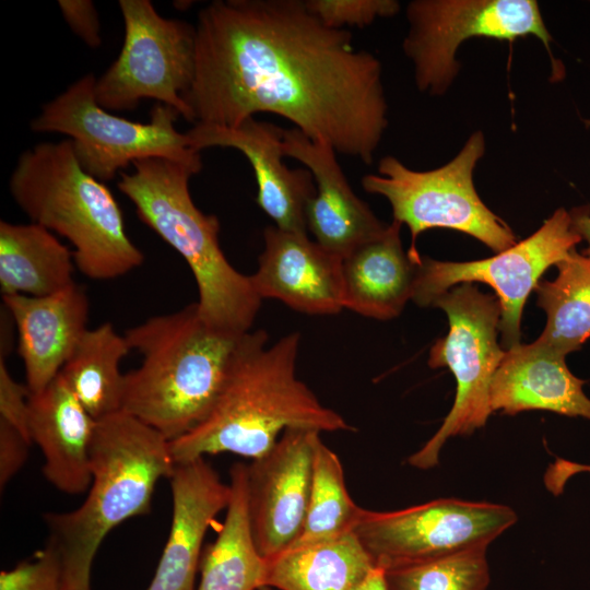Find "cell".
<instances>
[{
    "instance_id": "obj_6",
    "label": "cell",
    "mask_w": 590,
    "mask_h": 590,
    "mask_svg": "<svg viewBox=\"0 0 590 590\" xmlns=\"http://www.w3.org/2000/svg\"><path fill=\"white\" fill-rule=\"evenodd\" d=\"M121 173L117 186L139 219L187 262L198 288L197 306L210 327L231 333L251 330L262 299L250 275L237 271L219 241L220 222L193 202L189 180L197 173L178 162L148 158Z\"/></svg>"
},
{
    "instance_id": "obj_25",
    "label": "cell",
    "mask_w": 590,
    "mask_h": 590,
    "mask_svg": "<svg viewBox=\"0 0 590 590\" xmlns=\"http://www.w3.org/2000/svg\"><path fill=\"white\" fill-rule=\"evenodd\" d=\"M232 496L219 535L204 552L196 590H259L266 587L268 562L259 553L247 506V464L229 471Z\"/></svg>"
},
{
    "instance_id": "obj_33",
    "label": "cell",
    "mask_w": 590,
    "mask_h": 590,
    "mask_svg": "<svg viewBox=\"0 0 590 590\" xmlns=\"http://www.w3.org/2000/svg\"><path fill=\"white\" fill-rule=\"evenodd\" d=\"M61 13L71 30L90 47L101 45V24L95 5L90 0H59Z\"/></svg>"
},
{
    "instance_id": "obj_19",
    "label": "cell",
    "mask_w": 590,
    "mask_h": 590,
    "mask_svg": "<svg viewBox=\"0 0 590 590\" xmlns=\"http://www.w3.org/2000/svg\"><path fill=\"white\" fill-rule=\"evenodd\" d=\"M17 331L30 393L43 391L60 373L87 331L88 298L76 283L51 295H2Z\"/></svg>"
},
{
    "instance_id": "obj_10",
    "label": "cell",
    "mask_w": 590,
    "mask_h": 590,
    "mask_svg": "<svg viewBox=\"0 0 590 590\" xmlns=\"http://www.w3.org/2000/svg\"><path fill=\"white\" fill-rule=\"evenodd\" d=\"M119 8L123 44L117 59L96 80L97 103L106 110L122 111L152 98L193 122L184 96L194 76L196 27L161 16L149 0H120Z\"/></svg>"
},
{
    "instance_id": "obj_29",
    "label": "cell",
    "mask_w": 590,
    "mask_h": 590,
    "mask_svg": "<svg viewBox=\"0 0 590 590\" xmlns=\"http://www.w3.org/2000/svg\"><path fill=\"white\" fill-rule=\"evenodd\" d=\"M487 547L387 569V586L389 590H486L491 580Z\"/></svg>"
},
{
    "instance_id": "obj_9",
    "label": "cell",
    "mask_w": 590,
    "mask_h": 590,
    "mask_svg": "<svg viewBox=\"0 0 590 590\" xmlns=\"http://www.w3.org/2000/svg\"><path fill=\"white\" fill-rule=\"evenodd\" d=\"M432 306L446 312L449 331L433 344L428 365L448 368L457 389L439 429L408 460L422 470L438 463L440 449L450 437L470 435L486 424L493 412L491 382L506 353L497 342L502 309L496 296L480 292L472 283H461Z\"/></svg>"
},
{
    "instance_id": "obj_17",
    "label": "cell",
    "mask_w": 590,
    "mask_h": 590,
    "mask_svg": "<svg viewBox=\"0 0 590 590\" xmlns=\"http://www.w3.org/2000/svg\"><path fill=\"white\" fill-rule=\"evenodd\" d=\"M283 150L314 178L316 193L307 205L306 221L307 231L320 246L344 258L386 229L388 224L353 191L330 145L293 127L283 129Z\"/></svg>"
},
{
    "instance_id": "obj_20",
    "label": "cell",
    "mask_w": 590,
    "mask_h": 590,
    "mask_svg": "<svg viewBox=\"0 0 590 590\" xmlns=\"http://www.w3.org/2000/svg\"><path fill=\"white\" fill-rule=\"evenodd\" d=\"M565 358L536 341L506 350L491 382L492 411L515 415L543 410L590 420L586 381L569 370Z\"/></svg>"
},
{
    "instance_id": "obj_8",
    "label": "cell",
    "mask_w": 590,
    "mask_h": 590,
    "mask_svg": "<svg viewBox=\"0 0 590 590\" xmlns=\"http://www.w3.org/2000/svg\"><path fill=\"white\" fill-rule=\"evenodd\" d=\"M95 84L91 73L79 79L43 106L31 129L70 137L83 169L102 182L114 179L129 164L148 158L178 162L197 174L201 170L200 152L175 128L180 116L176 109L157 103L149 122L130 121L97 103Z\"/></svg>"
},
{
    "instance_id": "obj_21",
    "label": "cell",
    "mask_w": 590,
    "mask_h": 590,
    "mask_svg": "<svg viewBox=\"0 0 590 590\" xmlns=\"http://www.w3.org/2000/svg\"><path fill=\"white\" fill-rule=\"evenodd\" d=\"M95 424L59 374L43 391L30 393V437L43 452L47 481L59 491L80 494L90 488Z\"/></svg>"
},
{
    "instance_id": "obj_30",
    "label": "cell",
    "mask_w": 590,
    "mask_h": 590,
    "mask_svg": "<svg viewBox=\"0 0 590 590\" xmlns=\"http://www.w3.org/2000/svg\"><path fill=\"white\" fill-rule=\"evenodd\" d=\"M308 10L324 25L344 30V26L365 27L377 17L397 14L400 4L394 0H304Z\"/></svg>"
},
{
    "instance_id": "obj_12",
    "label": "cell",
    "mask_w": 590,
    "mask_h": 590,
    "mask_svg": "<svg viewBox=\"0 0 590 590\" xmlns=\"http://www.w3.org/2000/svg\"><path fill=\"white\" fill-rule=\"evenodd\" d=\"M517 521L510 507L439 498L393 511L364 509L353 532L384 570L488 546Z\"/></svg>"
},
{
    "instance_id": "obj_11",
    "label": "cell",
    "mask_w": 590,
    "mask_h": 590,
    "mask_svg": "<svg viewBox=\"0 0 590 590\" xmlns=\"http://www.w3.org/2000/svg\"><path fill=\"white\" fill-rule=\"evenodd\" d=\"M405 13L403 50L417 88L430 95L444 94L451 85L459 70L457 50L471 37L514 40L533 35L546 49L552 40L533 0H414Z\"/></svg>"
},
{
    "instance_id": "obj_35",
    "label": "cell",
    "mask_w": 590,
    "mask_h": 590,
    "mask_svg": "<svg viewBox=\"0 0 590 590\" xmlns=\"http://www.w3.org/2000/svg\"><path fill=\"white\" fill-rule=\"evenodd\" d=\"M581 472L590 473V464H581L567 461L562 458H556L555 462L550 464L545 472V486L554 495H559L563 492L567 481L573 475Z\"/></svg>"
},
{
    "instance_id": "obj_18",
    "label": "cell",
    "mask_w": 590,
    "mask_h": 590,
    "mask_svg": "<svg viewBox=\"0 0 590 590\" xmlns=\"http://www.w3.org/2000/svg\"><path fill=\"white\" fill-rule=\"evenodd\" d=\"M173 518L167 543L146 590H196L200 552L213 519L227 509L232 488L199 457L175 465Z\"/></svg>"
},
{
    "instance_id": "obj_5",
    "label": "cell",
    "mask_w": 590,
    "mask_h": 590,
    "mask_svg": "<svg viewBox=\"0 0 590 590\" xmlns=\"http://www.w3.org/2000/svg\"><path fill=\"white\" fill-rule=\"evenodd\" d=\"M10 192L31 222L72 244L74 264L88 279L113 280L143 263L114 194L83 169L70 139L23 152Z\"/></svg>"
},
{
    "instance_id": "obj_23",
    "label": "cell",
    "mask_w": 590,
    "mask_h": 590,
    "mask_svg": "<svg viewBox=\"0 0 590 590\" xmlns=\"http://www.w3.org/2000/svg\"><path fill=\"white\" fill-rule=\"evenodd\" d=\"M73 252L36 223L0 222L2 295L42 297L74 284Z\"/></svg>"
},
{
    "instance_id": "obj_26",
    "label": "cell",
    "mask_w": 590,
    "mask_h": 590,
    "mask_svg": "<svg viewBox=\"0 0 590 590\" xmlns=\"http://www.w3.org/2000/svg\"><path fill=\"white\" fill-rule=\"evenodd\" d=\"M131 351L125 335L105 322L87 329L59 375L93 420L121 411L125 374L120 363Z\"/></svg>"
},
{
    "instance_id": "obj_34",
    "label": "cell",
    "mask_w": 590,
    "mask_h": 590,
    "mask_svg": "<svg viewBox=\"0 0 590 590\" xmlns=\"http://www.w3.org/2000/svg\"><path fill=\"white\" fill-rule=\"evenodd\" d=\"M30 444L11 425L0 420V487L20 471L27 458Z\"/></svg>"
},
{
    "instance_id": "obj_31",
    "label": "cell",
    "mask_w": 590,
    "mask_h": 590,
    "mask_svg": "<svg viewBox=\"0 0 590 590\" xmlns=\"http://www.w3.org/2000/svg\"><path fill=\"white\" fill-rule=\"evenodd\" d=\"M0 590H62V563L50 544L35 557L0 574Z\"/></svg>"
},
{
    "instance_id": "obj_36",
    "label": "cell",
    "mask_w": 590,
    "mask_h": 590,
    "mask_svg": "<svg viewBox=\"0 0 590 590\" xmlns=\"http://www.w3.org/2000/svg\"><path fill=\"white\" fill-rule=\"evenodd\" d=\"M573 229L587 243L582 253L590 257V208L582 205L569 211Z\"/></svg>"
},
{
    "instance_id": "obj_22",
    "label": "cell",
    "mask_w": 590,
    "mask_h": 590,
    "mask_svg": "<svg viewBox=\"0 0 590 590\" xmlns=\"http://www.w3.org/2000/svg\"><path fill=\"white\" fill-rule=\"evenodd\" d=\"M401 224L392 221L375 238L342 258L343 306L361 316L391 320L413 298L422 262L405 251Z\"/></svg>"
},
{
    "instance_id": "obj_24",
    "label": "cell",
    "mask_w": 590,
    "mask_h": 590,
    "mask_svg": "<svg viewBox=\"0 0 590 590\" xmlns=\"http://www.w3.org/2000/svg\"><path fill=\"white\" fill-rule=\"evenodd\" d=\"M267 562L266 587L278 590H355L376 567L353 531L293 545Z\"/></svg>"
},
{
    "instance_id": "obj_2",
    "label": "cell",
    "mask_w": 590,
    "mask_h": 590,
    "mask_svg": "<svg viewBox=\"0 0 590 590\" xmlns=\"http://www.w3.org/2000/svg\"><path fill=\"white\" fill-rule=\"evenodd\" d=\"M268 340L262 329L245 333L206 417L169 441L175 464L221 452L255 460L269 452L287 428L355 430L297 377L299 333L269 346Z\"/></svg>"
},
{
    "instance_id": "obj_16",
    "label": "cell",
    "mask_w": 590,
    "mask_h": 590,
    "mask_svg": "<svg viewBox=\"0 0 590 590\" xmlns=\"http://www.w3.org/2000/svg\"><path fill=\"white\" fill-rule=\"evenodd\" d=\"M264 247L250 275L259 297L282 302L291 309L314 316L337 315L344 309L342 258L328 251L308 234L270 225Z\"/></svg>"
},
{
    "instance_id": "obj_38",
    "label": "cell",
    "mask_w": 590,
    "mask_h": 590,
    "mask_svg": "<svg viewBox=\"0 0 590 590\" xmlns=\"http://www.w3.org/2000/svg\"><path fill=\"white\" fill-rule=\"evenodd\" d=\"M259 590H272V588L263 587V588H261V589H259Z\"/></svg>"
},
{
    "instance_id": "obj_27",
    "label": "cell",
    "mask_w": 590,
    "mask_h": 590,
    "mask_svg": "<svg viewBox=\"0 0 590 590\" xmlns=\"http://www.w3.org/2000/svg\"><path fill=\"white\" fill-rule=\"evenodd\" d=\"M554 280H540L536 305L546 314V324L535 340L567 356L590 338V257L570 250L555 264Z\"/></svg>"
},
{
    "instance_id": "obj_3",
    "label": "cell",
    "mask_w": 590,
    "mask_h": 590,
    "mask_svg": "<svg viewBox=\"0 0 590 590\" xmlns=\"http://www.w3.org/2000/svg\"><path fill=\"white\" fill-rule=\"evenodd\" d=\"M244 333L210 327L197 303L125 332L142 362L123 378L121 411L173 441L211 411Z\"/></svg>"
},
{
    "instance_id": "obj_13",
    "label": "cell",
    "mask_w": 590,
    "mask_h": 590,
    "mask_svg": "<svg viewBox=\"0 0 590 590\" xmlns=\"http://www.w3.org/2000/svg\"><path fill=\"white\" fill-rule=\"evenodd\" d=\"M580 241L581 237L573 229L570 213L559 208L532 235L494 257L463 262L422 257L412 300L428 307L458 284L489 285L500 304L502 344L509 350L520 344L523 307L540 278Z\"/></svg>"
},
{
    "instance_id": "obj_37",
    "label": "cell",
    "mask_w": 590,
    "mask_h": 590,
    "mask_svg": "<svg viewBox=\"0 0 590 590\" xmlns=\"http://www.w3.org/2000/svg\"><path fill=\"white\" fill-rule=\"evenodd\" d=\"M355 590H389L385 570L376 566Z\"/></svg>"
},
{
    "instance_id": "obj_4",
    "label": "cell",
    "mask_w": 590,
    "mask_h": 590,
    "mask_svg": "<svg viewBox=\"0 0 590 590\" xmlns=\"http://www.w3.org/2000/svg\"><path fill=\"white\" fill-rule=\"evenodd\" d=\"M92 482L83 504L44 516L48 541L62 563V590H91V570L104 538L125 520L148 514L155 485L175 462L169 440L119 411L96 421L90 449Z\"/></svg>"
},
{
    "instance_id": "obj_28",
    "label": "cell",
    "mask_w": 590,
    "mask_h": 590,
    "mask_svg": "<svg viewBox=\"0 0 590 590\" xmlns=\"http://www.w3.org/2000/svg\"><path fill=\"white\" fill-rule=\"evenodd\" d=\"M362 510L349 494L340 458L319 436L314 450L305 526L293 545L326 541L353 531Z\"/></svg>"
},
{
    "instance_id": "obj_1",
    "label": "cell",
    "mask_w": 590,
    "mask_h": 590,
    "mask_svg": "<svg viewBox=\"0 0 590 590\" xmlns=\"http://www.w3.org/2000/svg\"><path fill=\"white\" fill-rule=\"evenodd\" d=\"M194 123L236 127L258 113L291 121L370 164L388 126L380 61L303 0H215L198 14Z\"/></svg>"
},
{
    "instance_id": "obj_32",
    "label": "cell",
    "mask_w": 590,
    "mask_h": 590,
    "mask_svg": "<svg viewBox=\"0 0 590 590\" xmlns=\"http://www.w3.org/2000/svg\"><path fill=\"white\" fill-rule=\"evenodd\" d=\"M28 398L27 386L21 385L11 376L5 357L0 356V420L16 429L31 445Z\"/></svg>"
},
{
    "instance_id": "obj_15",
    "label": "cell",
    "mask_w": 590,
    "mask_h": 590,
    "mask_svg": "<svg viewBox=\"0 0 590 590\" xmlns=\"http://www.w3.org/2000/svg\"><path fill=\"white\" fill-rule=\"evenodd\" d=\"M192 149L232 148L252 167L260 209L280 229L308 234L306 210L316 193L307 168L292 169L283 162V129L250 117L236 127L194 123L188 132Z\"/></svg>"
},
{
    "instance_id": "obj_14",
    "label": "cell",
    "mask_w": 590,
    "mask_h": 590,
    "mask_svg": "<svg viewBox=\"0 0 590 590\" xmlns=\"http://www.w3.org/2000/svg\"><path fill=\"white\" fill-rule=\"evenodd\" d=\"M320 432L287 428L247 465V506L256 546L267 560L300 536L308 510L314 450Z\"/></svg>"
},
{
    "instance_id": "obj_7",
    "label": "cell",
    "mask_w": 590,
    "mask_h": 590,
    "mask_svg": "<svg viewBox=\"0 0 590 590\" xmlns=\"http://www.w3.org/2000/svg\"><path fill=\"white\" fill-rule=\"evenodd\" d=\"M485 151L481 131L472 133L447 164L430 170H414L394 156L378 163L377 174L362 178L365 191L391 205L393 221L411 232L409 253L418 259L416 239L425 231L450 228L474 237L495 252L517 243L510 227L481 200L473 172Z\"/></svg>"
}]
</instances>
